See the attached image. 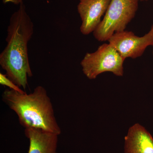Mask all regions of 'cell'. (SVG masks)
<instances>
[{
	"mask_svg": "<svg viewBox=\"0 0 153 153\" xmlns=\"http://www.w3.org/2000/svg\"><path fill=\"white\" fill-rule=\"evenodd\" d=\"M34 24L24 3L12 14L7 30V44L0 54V66L7 76L26 89L33 76L28 56V44L34 33Z\"/></svg>",
	"mask_w": 153,
	"mask_h": 153,
	"instance_id": "6da1fadb",
	"label": "cell"
},
{
	"mask_svg": "<svg viewBox=\"0 0 153 153\" xmlns=\"http://www.w3.org/2000/svg\"><path fill=\"white\" fill-rule=\"evenodd\" d=\"M2 99L16 114L19 123L25 128L41 129L59 135L61 134L52 102L43 86L38 85L29 94L6 89Z\"/></svg>",
	"mask_w": 153,
	"mask_h": 153,
	"instance_id": "7a4b0ae2",
	"label": "cell"
},
{
	"mask_svg": "<svg viewBox=\"0 0 153 153\" xmlns=\"http://www.w3.org/2000/svg\"><path fill=\"white\" fill-rule=\"evenodd\" d=\"M139 0H111L104 18L93 34L100 42L108 41L116 33L125 31L135 16Z\"/></svg>",
	"mask_w": 153,
	"mask_h": 153,
	"instance_id": "3957f363",
	"label": "cell"
},
{
	"mask_svg": "<svg viewBox=\"0 0 153 153\" xmlns=\"http://www.w3.org/2000/svg\"><path fill=\"white\" fill-rule=\"evenodd\" d=\"M125 60L111 45L104 44L95 52L86 53L80 65L83 74L89 79H95L105 72L121 76L123 75Z\"/></svg>",
	"mask_w": 153,
	"mask_h": 153,
	"instance_id": "277c9868",
	"label": "cell"
},
{
	"mask_svg": "<svg viewBox=\"0 0 153 153\" xmlns=\"http://www.w3.org/2000/svg\"><path fill=\"white\" fill-rule=\"evenodd\" d=\"M108 41L124 59H135L141 56L149 46H153V25L149 32L142 37L125 30L114 33Z\"/></svg>",
	"mask_w": 153,
	"mask_h": 153,
	"instance_id": "5b68a950",
	"label": "cell"
},
{
	"mask_svg": "<svg viewBox=\"0 0 153 153\" xmlns=\"http://www.w3.org/2000/svg\"><path fill=\"white\" fill-rule=\"evenodd\" d=\"M111 0H79L77 10L82 24L80 31L82 35L93 33L101 22Z\"/></svg>",
	"mask_w": 153,
	"mask_h": 153,
	"instance_id": "8992f818",
	"label": "cell"
},
{
	"mask_svg": "<svg viewBox=\"0 0 153 153\" xmlns=\"http://www.w3.org/2000/svg\"><path fill=\"white\" fill-rule=\"evenodd\" d=\"M124 153H153V137L139 123L129 128L124 138Z\"/></svg>",
	"mask_w": 153,
	"mask_h": 153,
	"instance_id": "52a82bcc",
	"label": "cell"
},
{
	"mask_svg": "<svg viewBox=\"0 0 153 153\" xmlns=\"http://www.w3.org/2000/svg\"><path fill=\"white\" fill-rule=\"evenodd\" d=\"M25 134L30 142L28 153H59V135L33 128H25Z\"/></svg>",
	"mask_w": 153,
	"mask_h": 153,
	"instance_id": "ba28073f",
	"label": "cell"
},
{
	"mask_svg": "<svg viewBox=\"0 0 153 153\" xmlns=\"http://www.w3.org/2000/svg\"><path fill=\"white\" fill-rule=\"evenodd\" d=\"M0 84L2 85L7 86L11 90L16 91L20 93H26L25 91L22 90L21 88L14 83L10 79H9L6 74H4L1 73H0Z\"/></svg>",
	"mask_w": 153,
	"mask_h": 153,
	"instance_id": "9c48e42d",
	"label": "cell"
},
{
	"mask_svg": "<svg viewBox=\"0 0 153 153\" xmlns=\"http://www.w3.org/2000/svg\"><path fill=\"white\" fill-rule=\"evenodd\" d=\"M4 4L12 3L15 5H19L23 3V0H2Z\"/></svg>",
	"mask_w": 153,
	"mask_h": 153,
	"instance_id": "30bf717a",
	"label": "cell"
},
{
	"mask_svg": "<svg viewBox=\"0 0 153 153\" xmlns=\"http://www.w3.org/2000/svg\"><path fill=\"white\" fill-rule=\"evenodd\" d=\"M148 0H139V1H147Z\"/></svg>",
	"mask_w": 153,
	"mask_h": 153,
	"instance_id": "8fae6325",
	"label": "cell"
},
{
	"mask_svg": "<svg viewBox=\"0 0 153 153\" xmlns=\"http://www.w3.org/2000/svg\"></svg>",
	"mask_w": 153,
	"mask_h": 153,
	"instance_id": "7c38bea8",
	"label": "cell"
}]
</instances>
